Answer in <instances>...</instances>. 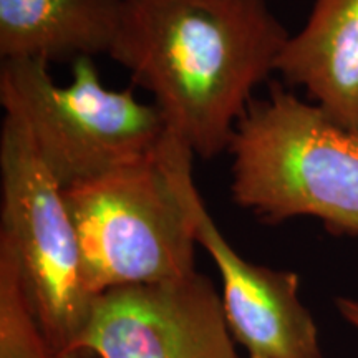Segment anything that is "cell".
I'll list each match as a JSON object with an SVG mask.
<instances>
[{
    "label": "cell",
    "mask_w": 358,
    "mask_h": 358,
    "mask_svg": "<svg viewBox=\"0 0 358 358\" xmlns=\"http://www.w3.org/2000/svg\"><path fill=\"white\" fill-rule=\"evenodd\" d=\"M64 196L93 297L196 272L198 241L161 150L153 158L66 187Z\"/></svg>",
    "instance_id": "cell-4"
},
{
    "label": "cell",
    "mask_w": 358,
    "mask_h": 358,
    "mask_svg": "<svg viewBox=\"0 0 358 358\" xmlns=\"http://www.w3.org/2000/svg\"><path fill=\"white\" fill-rule=\"evenodd\" d=\"M248 358H261V357H254V355H248Z\"/></svg>",
    "instance_id": "cell-12"
},
{
    "label": "cell",
    "mask_w": 358,
    "mask_h": 358,
    "mask_svg": "<svg viewBox=\"0 0 358 358\" xmlns=\"http://www.w3.org/2000/svg\"><path fill=\"white\" fill-rule=\"evenodd\" d=\"M71 73L62 87L45 62L0 66V105L24 124L64 189L159 153L169 131L155 103H141L133 90L105 87L93 58L73 62Z\"/></svg>",
    "instance_id": "cell-3"
},
{
    "label": "cell",
    "mask_w": 358,
    "mask_h": 358,
    "mask_svg": "<svg viewBox=\"0 0 358 358\" xmlns=\"http://www.w3.org/2000/svg\"><path fill=\"white\" fill-rule=\"evenodd\" d=\"M208 275L127 285L93 297L73 358H239Z\"/></svg>",
    "instance_id": "cell-6"
},
{
    "label": "cell",
    "mask_w": 358,
    "mask_h": 358,
    "mask_svg": "<svg viewBox=\"0 0 358 358\" xmlns=\"http://www.w3.org/2000/svg\"><path fill=\"white\" fill-rule=\"evenodd\" d=\"M0 250L8 254L35 320L58 358H73L93 295L64 187L40 158L24 124L0 131Z\"/></svg>",
    "instance_id": "cell-5"
},
{
    "label": "cell",
    "mask_w": 358,
    "mask_h": 358,
    "mask_svg": "<svg viewBox=\"0 0 358 358\" xmlns=\"http://www.w3.org/2000/svg\"><path fill=\"white\" fill-rule=\"evenodd\" d=\"M161 156L189 214L192 231L221 275V299L236 342L261 358H324L319 330L303 306L295 272L254 264L224 237L201 199L192 178L191 153L173 134Z\"/></svg>",
    "instance_id": "cell-7"
},
{
    "label": "cell",
    "mask_w": 358,
    "mask_h": 358,
    "mask_svg": "<svg viewBox=\"0 0 358 358\" xmlns=\"http://www.w3.org/2000/svg\"><path fill=\"white\" fill-rule=\"evenodd\" d=\"M290 35L266 0H123L108 55L194 156L229 150Z\"/></svg>",
    "instance_id": "cell-1"
},
{
    "label": "cell",
    "mask_w": 358,
    "mask_h": 358,
    "mask_svg": "<svg viewBox=\"0 0 358 358\" xmlns=\"http://www.w3.org/2000/svg\"><path fill=\"white\" fill-rule=\"evenodd\" d=\"M335 307L340 317L358 334V299L338 297L335 299Z\"/></svg>",
    "instance_id": "cell-11"
},
{
    "label": "cell",
    "mask_w": 358,
    "mask_h": 358,
    "mask_svg": "<svg viewBox=\"0 0 358 358\" xmlns=\"http://www.w3.org/2000/svg\"><path fill=\"white\" fill-rule=\"evenodd\" d=\"M275 71L358 136V0H315L306 27L285 42Z\"/></svg>",
    "instance_id": "cell-8"
},
{
    "label": "cell",
    "mask_w": 358,
    "mask_h": 358,
    "mask_svg": "<svg viewBox=\"0 0 358 358\" xmlns=\"http://www.w3.org/2000/svg\"><path fill=\"white\" fill-rule=\"evenodd\" d=\"M123 0H0L3 60L77 62L110 53Z\"/></svg>",
    "instance_id": "cell-9"
},
{
    "label": "cell",
    "mask_w": 358,
    "mask_h": 358,
    "mask_svg": "<svg viewBox=\"0 0 358 358\" xmlns=\"http://www.w3.org/2000/svg\"><path fill=\"white\" fill-rule=\"evenodd\" d=\"M0 358H58L35 320L7 252L0 250Z\"/></svg>",
    "instance_id": "cell-10"
},
{
    "label": "cell",
    "mask_w": 358,
    "mask_h": 358,
    "mask_svg": "<svg viewBox=\"0 0 358 358\" xmlns=\"http://www.w3.org/2000/svg\"><path fill=\"white\" fill-rule=\"evenodd\" d=\"M231 192L266 224L320 219L358 239V136L279 83L250 101L229 145Z\"/></svg>",
    "instance_id": "cell-2"
}]
</instances>
